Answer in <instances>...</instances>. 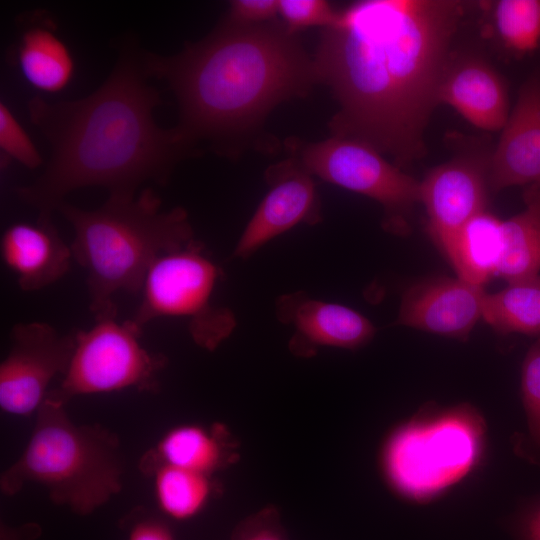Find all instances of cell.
I'll list each match as a JSON object with an SVG mask.
<instances>
[{
  "label": "cell",
  "mask_w": 540,
  "mask_h": 540,
  "mask_svg": "<svg viewBox=\"0 0 540 540\" xmlns=\"http://www.w3.org/2000/svg\"><path fill=\"white\" fill-rule=\"evenodd\" d=\"M142 63L147 75L172 88L180 107L177 128L191 143L241 134L317 82L313 60L276 20L253 26L224 21L181 53H146Z\"/></svg>",
  "instance_id": "obj_3"
},
{
  "label": "cell",
  "mask_w": 540,
  "mask_h": 540,
  "mask_svg": "<svg viewBox=\"0 0 540 540\" xmlns=\"http://www.w3.org/2000/svg\"><path fill=\"white\" fill-rule=\"evenodd\" d=\"M526 429L511 436L513 453L540 469V338L529 347L521 368Z\"/></svg>",
  "instance_id": "obj_24"
},
{
  "label": "cell",
  "mask_w": 540,
  "mask_h": 540,
  "mask_svg": "<svg viewBox=\"0 0 540 540\" xmlns=\"http://www.w3.org/2000/svg\"><path fill=\"white\" fill-rule=\"evenodd\" d=\"M497 40L520 59L540 46V0H499L489 5Z\"/></svg>",
  "instance_id": "obj_23"
},
{
  "label": "cell",
  "mask_w": 540,
  "mask_h": 540,
  "mask_svg": "<svg viewBox=\"0 0 540 540\" xmlns=\"http://www.w3.org/2000/svg\"><path fill=\"white\" fill-rule=\"evenodd\" d=\"M525 208L501 221L502 250L496 276L507 282L539 275L540 185L524 187Z\"/></svg>",
  "instance_id": "obj_19"
},
{
  "label": "cell",
  "mask_w": 540,
  "mask_h": 540,
  "mask_svg": "<svg viewBox=\"0 0 540 540\" xmlns=\"http://www.w3.org/2000/svg\"><path fill=\"white\" fill-rule=\"evenodd\" d=\"M1 256L16 276L21 290L32 292L60 280L70 269L73 258L51 220L38 215L35 223L10 225L1 237Z\"/></svg>",
  "instance_id": "obj_16"
},
{
  "label": "cell",
  "mask_w": 540,
  "mask_h": 540,
  "mask_svg": "<svg viewBox=\"0 0 540 540\" xmlns=\"http://www.w3.org/2000/svg\"><path fill=\"white\" fill-rule=\"evenodd\" d=\"M501 221L485 210L463 225L441 248L458 278L483 287L496 276L502 250Z\"/></svg>",
  "instance_id": "obj_18"
},
{
  "label": "cell",
  "mask_w": 540,
  "mask_h": 540,
  "mask_svg": "<svg viewBox=\"0 0 540 540\" xmlns=\"http://www.w3.org/2000/svg\"><path fill=\"white\" fill-rule=\"evenodd\" d=\"M142 330L131 319L105 318L95 320L88 330L74 331L69 366L59 386L47 395L67 404L76 396L126 389L157 392L167 358L142 345Z\"/></svg>",
  "instance_id": "obj_7"
},
{
  "label": "cell",
  "mask_w": 540,
  "mask_h": 540,
  "mask_svg": "<svg viewBox=\"0 0 540 540\" xmlns=\"http://www.w3.org/2000/svg\"><path fill=\"white\" fill-rule=\"evenodd\" d=\"M278 13L287 31L295 35L313 26L332 27L340 15L325 0H278Z\"/></svg>",
  "instance_id": "obj_25"
},
{
  "label": "cell",
  "mask_w": 540,
  "mask_h": 540,
  "mask_svg": "<svg viewBox=\"0 0 540 540\" xmlns=\"http://www.w3.org/2000/svg\"><path fill=\"white\" fill-rule=\"evenodd\" d=\"M42 529L35 522L24 523L20 526H9L1 523L0 540H35L41 535Z\"/></svg>",
  "instance_id": "obj_31"
},
{
  "label": "cell",
  "mask_w": 540,
  "mask_h": 540,
  "mask_svg": "<svg viewBox=\"0 0 540 540\" xmlns=\"http://www.w3.org/2000/svg\"><path fill=\"white\" fill-rule=\"evenodd\" d=\"M270 185L241 234L234 257L246 259L267 242L301 223L321 221V204L312 175L291 157L266 171Z\"/></svg>",
  "instance_id": "obj_11"
},
{
  "label": "cell",
  "mask_w": 540,
  "mask_h": 540,
  "mask_svg": "<svg viewBox=\"0 0 540 540\" xmlns=\"http://www.w3.org/2000/svg\"><path fill=\"white\" fill-rule=\"evenodd\" d=\"M465 12L457 0H361L340 11L313 60L340 106L332 136L366 143L401 169L424 157Z\"/></svg>",
  "instance_id": "obj_1"
},
{
  "label": "cell",
  "mask_w": 540,
  "mask_h": 540,
  "mask_svg": "<svg viewBox=\"0 0 540 540\" xmlns=\"http://www.w3.org/2000/svg\"><path fill=\"white\" fill-rule=\"evenodd\" d=\"M276 316L293 327L289 345L299 356H310L320 346L357 349L366 345L376 332L374 325L357 311L313 299L303 292L280 296L276 301Z\"/></svg>",
  "instance_id": "obj_14"
},
{
  "label": "cell",
  "mask_w": 540,
  "mask_h": 540,
  "mask_svg": "<svg viewBox=\"0 0 540 540\" xmlns=\"http://www.w3.org/2000/svg\"><path fill=\"white\" fill-rule=\"evenodd\" d=\"M223 272L197 239L160 255L150 266L131 320L140 328L160 317L187 321L193 341L214 351L236 326L232 311L213 302Z\"/></svg>",
  "instance_id": "obj_6"
},
{
  "label": "cell",
  "mask_w": 540,
  "mask_h": 540,
  "mask_svg": "<svg viewBox=\"0 0 540 540\" xmlns=\"http://www.w3.org/2000/svg\"><path fill=\"white\" fill-rule=\"evenodd\" d=\"M287 146L312 176L377 201L384 212L385 230L396 235L409 233V218L420 203V181L379 151L338 136L313 143L290 140Z\"/></svg>",
  "instance_id": "obj_8"
},
{
  "label": "cell",
  "mask_w": 540,
  "mask_h": 540,
  "mask_svg": "<svg viewBox=\"0 0 540 540\" xmlns=\"http://www.w3.org/2000/svg\"><path fill=\"white\" fill-rule=\"evenodd\" d=\"M484 296L483 287L458 277L428 278L404 292L395 323L465 341L482 318Z\"/></svg>",
  "instance_id": "obj_12"
},
{
  "label": "cell",
  "mask_w": 540,
  "mask_h": 540,
  "mask_svg": "<svg viewBox=\"0 0 540 540\" xmlns=\"http://www.w3.org/2000/svg\"><path fill=\"white\" fill-rule=\"evenodd\" d=\"M143 63L125 52L108 79L91 95L28 103L32 123L51 147L44 172L20 187L19 197L40 215H51L73 190L100 186L109 196H134L147 181L164 184L192 143L154 120L157 91L146 82Z\"/></svg>",
  "instance_id": "obj_2"
},
{
  "label": "cell",
  "mask_w": 540,
  "mask_h": 540,
  "mask_svg": "<svg viewBox=\"0 0 540 540\" xmlns=\"http://www.w3.org/2000/svg\"><path fill=\"white\" fill-rule=\"evenodd\" d=\"M75 348L74 332L61 334L44 322L15 324L0 364V408L15 416L36 413L57 376H63Z\"/></svg>",
  "instance_id": "obj_9"
},
{
  "label": "cell",
  "mask_w": 540,
  "mask_h": 540,
  "mask_svg": "<svg viewBox=\"0 0 540 540\" xmlns=\"http://www.w3.org/2000/svg\"><path fill=\"white\" fill-rule=\"evenodd\" d=\"M146 476L153 480L161 511L178 521L195 517L213 492L211 476L172 465H159Z\"/></svg>",
  "instance_id": "obj_22"
},
{
  "label": "cell",
  "mask_w": 540,
  "mask_h": 540,
  "mask_svg": "<svg viewBox=\"0 0 540 540\" xmlns=\"http://www.w3.org/2000/svg\"><path fill=\"white\" fill-rule=\"evenodd\" d=\"M233 540H286L279 525L277 512L267 508L248 518L237 527Z\"/></svg>",
  "instance_id": "obj_28"
},
{
  "label": "cell",
  "mask_w": 540,
  "mask_h": 540,
  "mask_svg": "<svg viewBox=\"0 0 540 540\" xmlns=\"http://www.w3.org/2000/svg\"><path fill=\"white\" fill-rule=\"evenodd\" d=\"M17 61L26 81L42 92H59L69 84L74 73L68 47L47 26L33 25L22 33Z\"/></svg>",
  "instance_id": "obj_20"
},
{
  "label": "cell",
  "mask_w": 540,
  "mask_h": 540,
  "mask_svg": "<svg viewBox=\"0 0 540 540\" xmlns=\"http://www.w3.org/2000/svg\"><path fill=\"white\" fill-rule=\"evenodd\" d=\"M55 211L73 228L72 254L86 270L95 320L116 318L115 294L140 292L160 255L195 240L187 212L181 207L162 210L151 189L138 196H109L93 210L62 201Z\"/></svg>",
  "instance_id": "obj_4"
},
{
  "label": "cell",
  "mask_w": 540,
  "mask_h": 540,
  "mask_svg": "<svg viewBox=\"0 0 540 540\" xmlns=\"http://www.w3.org/2000/svg\"><path fill=\"white\" fill-rule=\"evenodd\" d=\"M229 435L222 425L205 428L183 424L168 430L158 443L139 461V469L147 475L159 465H172L212 476L229 463Z\"/></svg>",
  "instance_id": "obj_17"
},
{
  "label": "cell",
  "mask_w": 540,
  "mask_h": 540,
  "mask_svg": "<svg viewBox=\"0 0 540 540\" xmlns=\"http://www.w3.org/2000/svg\"><path fill=\"white\" fill-rule=\"evenodd\" d=\"M488 160L464 154L432 168L420 181L427 229L441 249L470 219L486 210Z\"/></svg>",
  "instance_id": "obj_10"
},
{
  "label": "cell",
  "mask_w": 540,
  "mask_h": 540,
  "mask_svg": "<svg viewBox=\"0 0 540 540\" xmlns=\"http://www.w3.org/2000/svg\"><path fill=\"white\" fill-rule=\"evenodd\" d=\"M127 540H176L169 524L153 515L130 518Z\"/></svg>",
  "instance_id": "obj_30"
},
{
  "label": "cell",
  "mask_w": 540,
  "mask_h": 540,
  "mask_svg": "<svg viewBox=\"0 0 540 540\" xmlns=\"http://www.w3.org/2000/svg\"><path fill=\"white\" fill-rule=\"evenodd\" d=\"M0 148L5 156L34 169L42 163L40 153L9 108L0 104Z\"/></svg>",
  "instance_id": "obj_26"
},
{
  "label": "cell",
  "mask_w": 540,
  "mask_h": 540,
  "mask_svg": "<svg viewBox=\"0 0 540 540\" xmlns=\"http://www.w3.org/2000/svg\"><path fill=\"white\" fill-rule=\"evenodd\" d=\"M278 15V0H233L225 21L253 26L275 21Z\"/></svg>",
  "instance_id": "obj_27"
},
{
  "label": "cell",
  "mask_w": 540,
  "mask_h": 540,
  "mask_svg": "<svg viewBox=\"0 0 540 540\" xmlns=\"http://www.w3.org/2000/svg\"><path fill=\"white\" fill-rule=\"evenodd\" d=\"M488 184L493 192L517 185H540L539 71L522 84L498 143L489 155Z\"/></svg>",
  "instance_id": "obj_13"
},
{
  "label": "cell",
  "mask_w": 540,
  "mask_h": 540,
  "mask_svg": "<svg viewBox=\"0 0 540 540\" xmlns=\"http://www.w3.org/2000/svg\"><path fill=\"white\" fill-rule=\"evenodd\" d=\"M62 401L47 395L36 412L29 442L0 476V490L44 487L54 504L87 516L122 489L123 456L117 435L99 424H75Z\"/></svg>",
  "instance_id": "obj_5"
},
{
  "label": "cell",
  "mask_w": 540,
  "mask_h": 540,
  "mask_svg": "<svg viewBox=\"0 0 540 540\" xmlns=\"http://www.w3.org/2000/svg\"><path fill=\"white\" fill-rule=\"evenodd\" d=\"M507 527L514 540H540V493L519 505Z\"/></svg>",
  "instance_id": "obj_29"
},
{
  "label": "cell",
  "mask_w": 540,
  "mask_h": 540,
  "mask_svg": "<svg viewBox=\"0 0 540 540\" xmlns=\"http://www.w3.org/2000/svg\"><path fill=\"white\" fill-rule=\"evenodd\" d=\"M439 104L455 109L473 126L501 131L509 115L507 86L501 75L478 56H452L441 81Z\"/></svg>",
  "instance_id": "obj_15"
},
{
  "label": "cell",
  "mask_w": 540,
  "mask_h": 540,
  "mask_svg": "<svg viewBox=\"0 0 540 540\" xmlns=\"http://www.w3.org/2000/svg\"><path fill=\"white\" fill-rule=\"evenodd\" d=\"M482 318L499 334L540 338V275L508 282L496 293H485Z\"/></svg>",
  "instance_id": "obj_21"
}]
</instances>
